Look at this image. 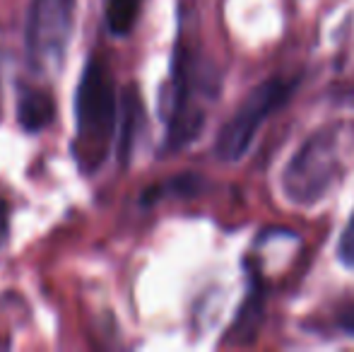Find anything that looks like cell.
Listing matches in <instances>:
<instances>
[{
	"label": "cell",
	"instance_id": "10",
	"mask_svg": "<svg viewBox=\"0 0 354 352\" xmlns=\"http://www.w3.org/2000/svg\"><path fill=\"white\" fill-rule=\"evenodd\" d=\"M8 230H10V207L5 201H0V244L8 239Z\"/></svg>",
	"mask_w": 354,
	"mask_h": 352
},
{
	"label": "cell",
	"instance_id": "8",
	"mask_svg": "<svg viewBox=\"0 0 354 352\" xmlns=\"http://www.w3.org/2000/svg\"><path fill=\"white\" fill-rule=\"evenodd\" d=\"M337 256H340V261L345 266L354 268V212H352L350 222H347L345 232H342V237H340V244H337Z\"/></svg>",
	"mask_w": 354,
	"mask_h": 352
},
{
	"label": "cell",
	"instance_id": "9",
	"mask_svg": "<svg viewBox=\"0 0 354 352\" xmlns=\"http://www.w3.org/2000/svg\"><path fill=\"white\" fill-rule=\"evenodd\" d=\"M337 326L347 335H354V302H347V304L340 306V311H337Z\"/></svg>",
	"mask_w": 354,
	"mask_h": 352
},
{
	"label": "cell",
	"instance_id": "2",
	"mask_svg": "<svg viewBox=\"0 0 354 352\" xmlns=\"http://www.w3.org/2000/svg\"><path fill=\"white\" fill-rule=\"evenodd\" d=\"M75 113H77V142L82 145L80 157L97 165L102 162L118 121L116 87L99 58H92L84 68L75 94Z\"/></svg>",
	"mask_w": 354,
	"mask_h": 352
},
{
	"label": "cell",
	"instance_id": "1",
	"mask_svg": "<svg viewBox=\"0 0 354 352\" xmlns=\"http://www.w3.org/2000/svg\"><path fill=\"white\" fill-rule=\"evenodd\" d=\"M354 162V121H333L318 128L294 152L282 172V191L294 205L323 201Z\"/></svg>",
	"mask_w": 354,
	"mask_h": 352
},
{
	"label": "cell",
	"instance_id": "3",
	"mask_svg": "<svg viewBox=\"0 0 354 352\" xmlns=\"http://www.w3.org/2000/svg\"><path fill=\"white\" fill-rule=\"evenodd\" d=\"M299 85V77H270L248 92L232 118L222 126L214 142V152L222 162H236L251 147L258 128L268 116L287 104Z\"/></svg>",
	"mask_w": 354,
	"mask_h": 352
},
{
	"label": "cell",
	"instance_id": "5",
	"mask_svg": "<svg viewBox=\"0 0 354 352\" xmlns=\"http://www.w3.org/2000/svg\"><path fill=\"white\" fill-rule=\"evenodd\" d=\"M56 116V106H53V97L44 89L27 87L22 89L17 102V121L27 133L44 131Z\"/></svg>",
	"mask_w": 354,
	"mask_h": 352
},
{
	"label": "cell",
	"instance_id": "4",
	"mask_svg": "<svg viewBox=\"0 0 354 352\" xmlns=\"http://www.w3.org/2000/svg\"><path fill=\"white\" fill-rule=\"evenodd\" d=\"M71 29L73 0H34L24 32L29 66L37 73H56L66 58Z\"/></svg>",
	"mask_w": 354,
	"mask_h": 352
},
{
	"label": "cell",
	"instance_id": "6",
	"mask_svg": "<svg viewBox=\"0 0 354 352\" xmlns=\"http://www.w3.org/2000/svg\"><path fill=\"white\" fill-rule=\"evenodd\" d=\"M118 118H121V131H118V155H121L123 165H128L133 145H136V140H138L140 121H142V102H140L138 89L133 85H128L126 89H123Z\"/></svg>",
	"mask_w": 354,
	"mask_h": 352
},
{
	"label": "cell",
	"instance_id": "7",
	"mask_svg": "<svg viewBox=\"0 0 354 352\" xmlns=\"http://www.w3.org/2000/svg\"><path fill=\"white\" fill-rule=\"evenodd\" d=\"M142 0H109L106 22L113 34H128L136 27V19L140 15Z\"/></svg>",
	"mask_w": 354,
	"mask_h": 352
}]
</instances>
